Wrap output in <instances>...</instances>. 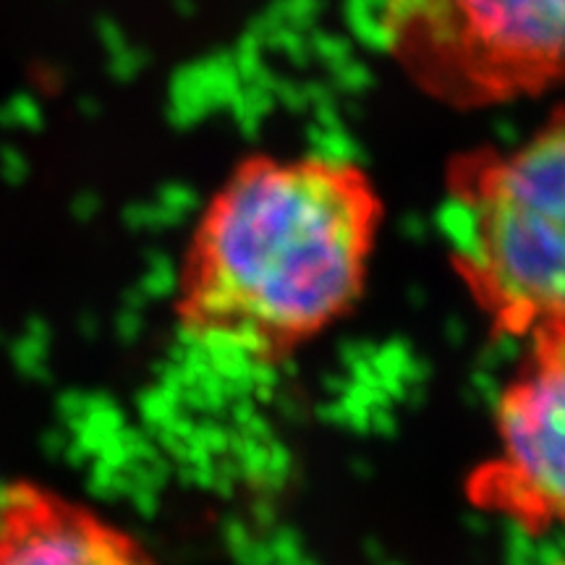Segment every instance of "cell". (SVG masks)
<instances>
[{"mask_svg":"<svg viewBox=\"0 0 565 565\" xmlns=\"http://www.w3.org/2000/svg\"><path fill=\"white\" fill-rule=\"evenodd\" d=\"M385 204L359 162L249 154L210 194L173 288L181 335L273 366L345 320L366 291Z\"/></svg>","mask_w":565,"mask_h":565,"instance_id":"cell-1","label":"cell"},{"mask_svg":"<svg viewBox=\"0 0 565 565\" xmlns=\"http://www.w3.org/2000/svg\"><path fill=\"white\" fill-rule=\"evenodd\" d=\"M443 228L450 267L494 335L565 324V113L515 145L458 154Z\"/></svg>","mask_w":565,"mask_h":565,"instance_id":"cell-2","label":"cell"},{"mask_svg":"<svg viewBox=\"0 0 565 565\" xmlns=\"http://www.w3.org/2000/svg\"><path fill=\"white\" fill-rule=\"evenodd\" d=\"M380 34L401 74L450 108L565 87V0H383Z\"/></svg>","mask_w":565,"mask_h":565,"instance_id":"cell-3","label":"cell"},{"mask_svg":"<svg viewBox=\"0 0 565 565\" xmlns=\"http://www.w3.org/2000/svg\"><path fill=\"white\" fill-rule=\"evenodd\" d=\"M492 408V445L466 500L529 536L565 532V324L521 338Z\"/></svg>","mask_w":565,"mask_h":565,"instance_id":"cell-4","label":"cell"},{"mask_svg":"<svg viewBox=\"0 0 565 565\" xmlns=\"http://www.w3.org/2000/svg\"><path fill=\"white\" fill-rule=\"evenodd\" d=\"M0 565H162L137 536L34 484L0 487Z\"/></svg>","mask_w":565,"mask_h":565,"instance_id":"cell-5","label":"cell"}]
</instances>
